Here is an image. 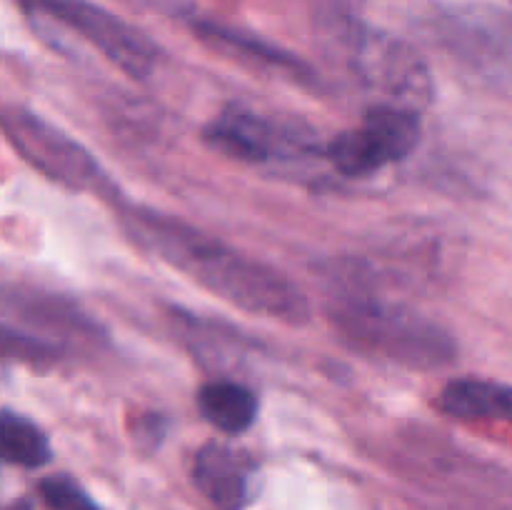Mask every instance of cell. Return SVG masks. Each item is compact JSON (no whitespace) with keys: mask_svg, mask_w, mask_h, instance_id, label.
<instances>
[{"mask_svg":"<svg viewBox=\"0 0 512 510\" xmlns=\"http://www.w3.org/2000/svg\"><path fill=\"white\" fill-rule=\"evenodd\" d=\"M190 475L198 493L218 510H245L260 493V463L228 443L203 445Z\"/></svg>","mask_w":512,"mask_h":510,"instance_id":"ba28073f","label":"cell"},{"mask_svg":"<svg viewBox=\"0 0 512 510\" xmlns=\"http://www.w3.org/2000/svg\"><path fill=\"white\" fill-rule=\"evenodd\" d=\"M0 453L5 463L28 470L43 468L53 458V448L43 428L10 408L0 415Z\"/></svg>","mask_w":512,"mask_h":510,"instance_id":"4fadbf2b","label":"cell"},{"mask_svg":"<svg viewBox=\"0 0 512 510\" xmlns=\"http://www.w3.org/2000/svg\"><path fill=\"white\" fill-rule=\"evenodd\" d=\"M203 140L225 158L240 163H268L293 150V138L280 125L248 108H225L203 130Z\"/></svg>","mask_w":512,"mask_h":510,"instance_id":"9c48e42d","label":"cell"},{"mask_svg":"<svg viewBox=\"0 0 512 510\" xmlns=\"http://www.w3.org/2000/svg\"><path fill=\"white\" fill-rule=\"evenodd\" d=\"M330 320L350 348L410 370H440L458 355L443 325L375 295H345L330 308Z\"/></svg>","mask_w":512,"mask_h":510,"instance_id":"7a4b0ae2","label":"cell"},{"mask_svg":"<svg viewBox=\"0 0 512 510\" xmlns=\"http://www.w3.org/2000/svg\"><path fill=\"white\" fill-rule=\"evenodd\" d=\"M323 28L360 83L380 95V103L403 105L418 113L430 103V70L405 40L370 28L345 10H335L323 20Z\"/></svg>","mask_w":512,"mask_h":510,"instance_id":"3957f363","label":"cell"},{"mask_svg":"<svg viewBox=\"0 0 512 510\" xmlns=\"http://www.w3.org/2000/svg\"><path fill=\"white\" fill-rule=\"evenodd\" d=\"M5 315H15V330L48 345L58 355H63L70 345H98L103 340V328L73 300L60 295L25 288L8 290Z\"/></svg>","mask_w":512,"mask_h":510,"instance_id":"52a82bcc","label":"cell"},{"mask_svg":"<svg viewBox=\"0 0 512 510\" xmlns=\"http://www.w3.org/2000/svg\"><path fill=\"white\" fill-rule=\"evenodd\" d=\"M120 215L128 233L140 245L235 308L290 325H303L310 320V303L303 290L273 265L250 258L195 225L160 210L135 205L123 208Z\"/></svg>","mask_w":512,"mask_h":510,"instance_id":"6da1fadb","label":"cell"},{"mask_svg":"<svg viewBox=\"0 0 512 510\" xmlns=\"http://www.w3.org/2000/svg\"><path fill=\"white\" fill-rule=\"evenodd\" d=\"M193 30L198 33L200 40L210 45V48L220 50L225 55L243 60V63L253 65V68L270 70V73H280L283 78L295 80V83L305 85L313 83L315 73L305 60L290 50L280 48V45L270 43V40L260 38V35L245 33V30L233 28V25L218 23V20H193Z\"/></svg>","mask_w":512,"mask_h":510,"instance_id":"30bf717a","label":"cell"},{"mask_svg":"<svg viewBox=\"0 0 512 510\" xmlns=\"http://www.w3.org/2000/svg\"><path fill=\"white\" fill-rule=\"evenodd\" d=\"M198 410L215 430L240 435L258 420L260 400L253 388L230 378L210 380L198 390Z\"/></svg>","mask_w":512,"mask_h":510,"instance_id":"7c38bea8","label":"cell"},{"mask_svg":"<svg viewBox=\"0 0 512 510\" xmlns=\"http://www.w3.org/2000/svg\"><path fill=\"white\" fill-rule=\"evenodd\" d=\"M420 143V113L393 103H375L363 123L335 135L325 158L348 178H368L408 158Z\"/></svg>","mask_w":512,"mask_h":510,"instance_id":"5b68a950","label":"cell"},{"mask_svg":"<svg viewBox=\"0 0 512 510\" xmlns=\"http://www.w3.org/2000/svg\"><path fill=\"white\" fill-rule=\"evenodd\" d=\"M135 435H138V443L143 445V448L155 450L165 438V418L155 413L143 415V418L138 420V430H135Z\"/></svg>","mask_w":512,"mask_h":510,"instance_id":"2e32d148","label":"cell"},{"mask_svg":"<svg viewBox=\"0 0 512 510\" xmlns=\"http://www.w3.org/2000/svg\"><path fill=\"white\" fill-rule=\"evenodd\" d=\"M3 130L8 143L45 178L70 190H103V168L90 150L33 110L8 103Z\"/></svg>","mask_w":512,"mask_h":510,"instance_id":"8992f818","label":"cell"},{"mask_svg":"<svg viewBox=\"0 0 512 510\" xmlns=\"http://www.w3.org/2000/svg\"><path fill=\"white\" fill-rule=\"evenodd\" d=\"M40 498L50 510H103L93 495L70 475H50L40 480Z\"/></svg>","mask_w":512,"mask_h":510,"instance_id":"5bb4252c","label":"cell"},{"mask_svg":"<svg viewBox=\"0 0 512 510\" xmlns=\"http://www.w3.org/2000/svg\"><path fill=\"white\" fill-rule=\"evenodd\" d=\"M30 15L63 25L65 30L93 45L105 60L128 73L130 78L145 80L158 68L160 48L128 20L90 0H18Z\"/></svg>","mask_w":512,"mask_h":510,"instance_id":"277c9868","label":"cell"},{"mask_svg":"<svg viewBox=\"0 0 512 510\" xmlns=\"http://www.w3.org/2000/svg\"><path fill=\"white\" fill-rule=\"evenodd\" d=\"M438 408L458 420L512 423V388L488 378H455L438 393Z\"/></svg>","mask_w":512,"mask_h":510,"instance_id":"8fae6325","label":"cell"},{"mask_svg":"<svg viewBox=\"0 0 512 510\" xmlns=\"http://www.w3.org/2000/svg\"><path fill=\"white\" fill-rule=\"evenodd\" d=\"M130 3L165 18H190L195 10V0H130Z\"/></svg>","mask_w":512,"mask_h":510,"instance_id":"9a60e30c","label":"cell"}]
</instances>
